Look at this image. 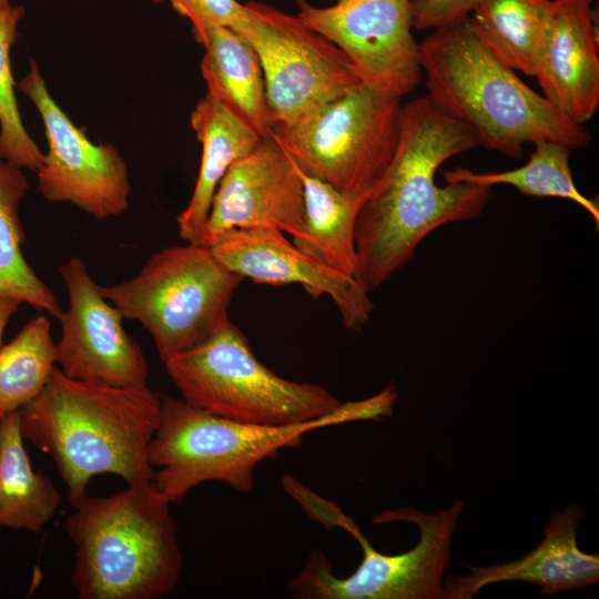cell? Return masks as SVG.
Returning a JSON list of instances; mask_svg holds the SVG:
<instances>
[{
  "label": "cell",
  "instance_id": "1",
  "mask_svg": "<svg viewBox=\"0 0 599 599\" xmlns=\"http://www.w3.org/2000/svg\"><path fill=\"white\" fill-rule=\"evenodd\" d=\"M479 145L473 130L427 95L403 104L393 158L356 222L355 277L368 293L407 264L430 232L483 213L491 187L469 183L439 186L435 179L444 162Z\"/></svg>",
  "mask_w": 599,
  "mask_h": 599
},
{
  "label": "cell",
  "instance_id": "2",
  "mask_svg": "<svg viewBox=\"0 0 599 599\" xmlns=\"http://www.w3.org/2000/svg\"><path fill=\"white\" fill-rule=\"evenodd\" d=\"M161 397L148 385L80 380L55 366L42 392L19 410L20 430L51 457L75 507L97 475H115L128 485L152 481L148 450Z\"/></svg>",
  "mask_w": 599,
  "mask_h": 599
},
{
  "label": "cell",
  "instance_id": "3",
  "mask_svg": "<svg viewBox=\"0 0 599 599\" xmlns=\"http://www.w3.org/2000/svg\"><path fill=\"white\" fill-rule=\"evenodd\" d=\"M427 97L475 132L479 144L511 159L549 140L571 150L592 135L498 61L475 33L469 16L434 29L419 42Z\"/></svg>",
  "mask_w": 599,
  "mask_h": 599
},
{
  "label": "cell",
  "instance_id": "4",
  "mask_svg": "<svg viewBox=\"0 0 599 599\" xmlns=\"http://www.w3.org/2000/svg\"><path fill=\"white\" fill-rule=\"evenodd\" d=\"M397 395L389 386L369 398L343 403L323 418L280 426L224 418L183 399L162 396L160 420L148 450L152 483L171 504L182 501L206 481L250 491L255 469L264 460L301 445L312 430L390 416Z\"/></svg>",
  "mask_w": 599,
  "mask_h": 599
},
{
  "label": "cell",
  "instance_id": "5",
  "mask_svg": "<svg viewBox=\"0 0 599 599\" xmlns=\"http://www.w3.org/2000/svg\"><path fill=\"white\" fill-rule=\"evenodd\" d=\"M152 481L87 496L64 520L75 547L71 583L81 599H156L182 575L176 521Z\"/></svg>",
  "mask_w": 599,
  "mask_h": 599
},
{
  "label": "cell",
  "instance_id": "6",
  "mask_svg": "<svg viewBox=\"0 0 599 599\" xmlns=\"http://www.w3.org/2000/svg\"><path fill=\"white\" fill-rule=\"evenodd\" d=\"M243 281L203 244L154 253L131 278L101 286L123 318L139 322L166 362L212 337L229 322V306Z\"/></svg>",
  "mask_w": 599,
  "mask_h": 599
},
{
  "label": "cell",
  "instance_id": "7",
  "mask_svg": "<svg viewBox=\"0 0 599 599\" xmlns=\"http://www.w3.org/2000/svg\"><path fill=\"white\" fill-rule=\"evenodd\" d=\"M164 366L185 403L237 422L297 424L323 418L343 405L319 385L288 380L267 368L230 321Z\"/></svg>",
  "mask_w": 599,
  "mask_h": 599
},
{
  "label": "cell",
  "instance_id": "8",
  "mask_svg": "<svg viewBox=\"0 0 599 599\" xmlns=\"http://www.w3.org/2000/svg\"><path fill=\"white\" fill-rule=\"evenodd\" d=\"M463 509L464 501L456 500L436 514L399 507L374 516L372 521L376 525L402 521L417 527L416 545L398 555L376 550L354 519L341 509L333 528L344 529L361 545L363 558L357 569L347 577H336L328 558L313 550L300 573L288 582V591L301 599H444V572Z\"/></svg>",
  "mask_w": 599,
  "mask_h": 599
},
{
  "label": "cell",
  "instance_id": "9",
  "mask_svg": "<svg viewBox=\"0 0 599 599\" xmlns=\"http://www.w3.org/2000/svg\"><path fill=\"white\" fill-rule=\"evenodd\" d=\"M402 98L361 84L272 136L301 170L335 189L369 193L390 162L399 134Z\"/></svg>",
  "mask_w": 599,
  "mask_h": 599
},
{
  "label": "cell",
  "instance_id": "10",
  "mask_svg": "<svg viewBox=\"0 0 599 599\" xmlns=\"http://www.w3.org/2000/svg\"><path fill=\"white\" fill-rule=\"evenodd\" d=\"M243 7L234 30L260 58L274 126L296 122L363 84L345 53L296 14L260 2Z\"/></svg>",
  "mask_w": 599,
  "mask_h": 599
},
{
  "label": "cell",
  "instance_id": "11",
  "mask_svg": "<svg viewBox=\"0 0 599 599\" xmlns=\"http://www.w3.org/2000/svg\"><path fill=\"white\" fill-rule=\"evenodd\" d=\"M18 88L35 105L48 141L38 174V190L49 202L70 203L89 215L105 220L129 206L131 185L125 161L110 143L95 144L51 97L38 63Z\"/></svg>",
  "mask_w": 599,
  "mask_h": 599
},
{
  "label": "cell",
  "instance_id": "12",
  "mask_svg": "<svg viewBox=\"0 0 599 599\" xmlns=\"http://www.w3.org/2000/svg\"><path fill=\"white\" fill-rule=\"evenodd\" d=\"M296 16L341 49L363 84L403 98L422 79L410 0H336L328 7L295 1Z\"/></svg>",
  "mask_w": 599,
  "mask_h": 599
},
{
  "label": "cell",
  "instance_id": "13",
  "mask_svg": "<svg viewBox=\"0 0 599 599\" xmlns=\"http://www.w3.org/2000/svg\"><path fill=\"white\" fill-rule=\"evenodd\" d=\"M69 296L55 361L69 377L112 386L148 385L149 366L139 344L125 332L123 316L101 293L78 256L59 267Z\"/></svg>",
  "mask_w": 599,
  "mask_h": 599
},
{
  "label": "cell",
  "instance_id": "14",
  "mask_svg": "<svg viewBox=\"0 0 599 599\" xmlns=\"http://www.w3.org/2000/svg\"><path fill=\"white\" fill-rule=\"evenodd\" d=\"M257 226L292 237L304 226L301 169L273 136L229 167L214 193L201 244L210 247L227 231Z\"/></svg>",
  "mask_w": 599,
  "mask_h": 599
},
{
  "label": "cell",
  "instance_id": "15",
  "mask_svg": "<svg viewBox=\"0 0 599 599\" xmlns=\"http://www.w3.org/2000/svg\"><path fill=\"white\" fill-rule=\"evenodd\" d=\"M210 248L227 268L254 283L298 284L314 298L327 295L346 328L361 329L370 318L369 293L355 276L305 254L276 229H234L222 234Z\"/></svg>",
  "mask_w": 599,
  "mask_h": 599
},
{
  "label": "cell",
  "instance_id": "16",
  "mask_svg": "<svg viewBox=\"0 0 599 599\" xmlns=\"http://www.w3.org/2000/svg\"><path fill=\"white\" fill-rule=\"evenodd\" d=\"M592 0H551L535 54L542 95L585 125L599 108V54Z\"/></svg>",
  "mask_w": 599,
  "mask_h": 599
},
{
  "label": "cell",
  "instance_id": "17",
  "mask_svg": "<svg viewBox=\"0 0 599 599\" xmlns=\"http://www.w3.org/2000/svg\"><path fill=\"white\" fill-rule=\"evenodd\" d=\"M583 510L576 505L548 518L542 541L522 558L495 566L470 567L464 576L444 581V599H470L486 586L501 581L537 585L538 593L552 596L593 586L599 580V556L577 545V529Z\"/></svg>",
  "mask_w": 599,
  "mask_h": 599
},
{
  "label": "cell",
  "instance_id": "18",
  "mask_svg": "<svg viewBox=\"0 0 599 599\" xmlns=\"http://www.w3.org/2000/svg\"><path fill=\"white\" fill-rule=\"evenodd\" d=\"M196 42L205 49L201 72L207 94L262 139L271 138L274 123L262 64L252 44L226 27L207 30Z\"/></svg>",
  "mask_w": 599,
  "mask_h": 599
},
{
  "label": "cell",
  "instance_id": "19",
  "mask_svg": "<svg viewBox=\"0 0 599 599\" xmlns=\"http://www.w3.org/2000/svg\"><path fill=\"white\" fill-rule=\"evenodd\" d=\"M191 125L202 144V156L190 202L177 216V227L183 241L201 244L221 180L229 167L250 153L262 138L207 93L194 106Z\"/></svg>",
  "mask_w": 599,
  "mask_h": 599
},
{
  "label": "cell",
  "instance_id": "20",
  "mask_svg": "<svg viewBox=\"0 0 599 599\" xmlns=\"http://www.w3.org/2000/svg\"><path fill=\"white\" fill-rule=\"evenodd\" d=\"M300 167V166H298ZM304 190V226L293 243L322 264L355 276V229L369 193L342 192L301 170Z\"/></svg>",
  "mask_w": 599,
  "mask_h": 599
},
{
  "label": "cell",
  "instance_id": "21",
  "mask_svg": "<svg viewBox=\"0 0 599 599\" xmlns=\"http://www.w3.org/2000/svg\"><path fill=\"white\" fill-rule=\"evenodd\" d=\"M61 494L35 471L23 445L19 412L0 418V528L37 534L50 521Z\"/></svg>",
  "mask_w": 599,
  "mask_h": 599
},
{
  "label": "cell",
  "instance_id": "22",
  "mask_svg": "<svg viewBox=\"0 0 599 599\" xmlns=\"http://www.w3.org/2000/svg\"><path fill=\"white\" fill-rule=\"evenodd\" d=\"M28 189L22 167L0 159V297L27 303L60 321L64 311L57 296L22 252L24 233L19 205Z\"/></svg>",
  "mask_w": 599,
  "mask_h": 599
},
{
  "label": "cell",
  "instance_id": "23",
  "mask_svg": "<svg viewBox=\"0 0 599 599\" xmlns=\"http://www.w3.org/2000/svg\"><path fill=\"white\" fill-rule=\"evenodd\" d=\"M550 4L551 0H478L469 20L481 43L498 61L532 75Z\"/></svg>",
  "mask_w": 599,
  "mask_h": 599
},
{
  "label": "cell",
  "instance_id": "24",
  "mask_svg": "<svg viewBox=\"0 0 599 599\" xmlns=\"http://www.w3.org/2000/svg\"><path fill=\"white\" fill-rule=\"evenodd\" d=\"M534 145L535 151L528 162L518 169L476 173L457 167L443 172V179L446 183H469L489 187L507 184L527 196L570 200L582 206L593 217L598 227L597 202L582 195L573 182L569 165L571 149L549 140L538 141Z\"/></svg>",
  "mask_w": 599,
  "mask_h": 599
},
{
  "label": "cell",
  "instance_id": "25",
  "mask_svg": "<svg viewBox=\"0 0 599 599\" xmlns=\"http://www.w3.org/2000/svg\"><path fill=\"white\" fill-rule=\"evenodd\" d=\"M55 364L50 319L39 315L0 347V418L32 402L47 385Z\"/></svg>",
  "mask_w": 599,
  "mask_h": 599
},
{
  "label": "cell",
  "instance_id": "26",
  "mask_svg": "<svg viewBox=\"0 0 599 599\" xmlns=\"http://www.w3.org/2000/svg\"><path fill=\"white\" fill-rule=\"evenodd\" d=\"M24 16L21 6L0 9V159L37 171L43 153L28 134L18 108L10 52Z\"/></svg>",
  "mask_w": 599,
  "mask_h": 599
},
{
  "label": "cell",
  "instance_id": "27",
  "mask_svg": "<svg viewBox=\"0 0 599 599\" xmlns=\"http://www.w3.org/2000/svg\"><path fill=\"white\" fill-rule=\"evenodd\" d=\"M170 6L192 24V35L197 41L207 30L217 27L232 28L244 14L243 3L236 0H152Z\"/></svg>",
  "mask_w": 599,
  "mask_h": 599
},
{
  "label": "cell",
  "instance_id": "28",
  "mask_svg": "<svg viewBox=\"0 0 599 599\" xmlns=\"http://www.w3.org/2000/svg\"><path fill=\"white\" fill-rule=\"evenodd\" d=\"M478 0H410L413 28L434 30L469 16Z\"/></svg>",
  "mask_w": 599,
  "mask_h": 599
},
{
  "label": "cell",
  "instance_id": "29",
  "mask_svg": "<svg viewBox=\"0 0 599 599\" xmlns=\"http://www.w3.org/2000/svg\"><path fill=\"white\" fill-rule=\"evenodd\" d=\"M20 302L10 297H0V345L2 335L11 316L18 311Z\"/></svg>",
  "mask_w": 599,
  "mask_h": 599
},
{
  "label": "cell",
  "instance_id": "30",
  "mask_svg": "<svg viewBox=\"0 0 599 599\" xmlns=\"http://www.w3.org/2000/svg\"><path fill=\"white\" fill-rule=\"evenodd\" d=\"M9 6V0H0V9L8 8Z\"/></svg>",
  "mask_w": 599,
  "mask_h": 599
}]
</instances>
